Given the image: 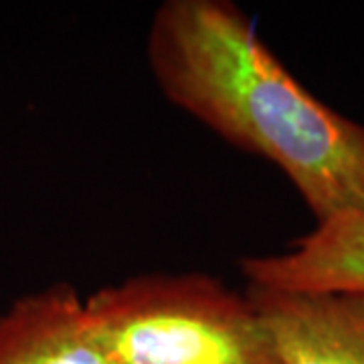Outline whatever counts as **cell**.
<instances>
[{
  "mask_svg": "<svg viewBox=\"0 0 364 364\" xmlns=\"http://www.w3.org/2000/svg\"><path fill=\"white\" fill-rule=\"evenodd\" d=\"M0 364H114L77 287L59 282L0 314Z\"/></svg>",
  "mask_w": 364,
  "mask_h": 364,
  "instance_id": "4",
  "label": "cell"
},
{
  "mask_svg": "<svg viewBox=\"0 0 364 364\" xmlns=\"http://www.w3.org/2000/svg\"><path fill=\"white\" fill-rule=\"evenodd\" d=\"M114 364H284L249 298L207 273H142L85 298Z\"/></svg>",
  "mask_w": 364,
  "mask_h": 364,
  "instance_id": "2",
  "label": "cell"
},
{
  "mask_svg": "<svg viewBox=\"0 0 364 364\" xmlns=\"http://www.w3.org/2000/svg\"><path fill=\"white\" fill-rule=\"evenodd\" d=\"M284 364H364V294L247 286Z\"/></svg>",
  "mask_w": 364,
  "mask_h": 364,
  "instance_id": "3",
  "label": "cell"
},
{
  "mask_svg": "<svg viewBox=\"0 0 364 364\" xmlns=\"http://www.w3.org/2000/svg\"><path fill=\"white\" fill-rule=\"evenodd\" d=\"M146 59L170 104L282 170L316 223L364 210V124L306 90L239 4L162 2Z\"/></svg>",
  "mask_w": 364,
  "mask_h": 364,
  "instance_id": "1",
  "label": "cell"
},
{
  "mask_svg": "<svg viewBox=\"0 0 364 364\" xmlns=\"http://www.w3.org/2000/svg\"><path fill=\"white\" fill-rule=\"evenodd\" d=\"M247 286L299 294H364V210L316 223L289 249L245 257Z\"/></svg>",
  "mask_w": 364,
  "mask_h": 364,
  "instance_id": "5",
  "label": "cell"
}]
</instances>
